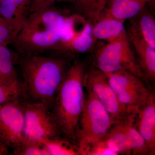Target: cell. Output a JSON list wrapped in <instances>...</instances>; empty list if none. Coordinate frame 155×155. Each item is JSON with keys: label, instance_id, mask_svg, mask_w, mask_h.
Masks as SVG:
<instances>
[{"label": "cell", "instance_id": "obj_1", "mask_svg": "<svg viewBox=\"0 0 155 155\" xmlns=\"http://www.w3.org/2000/svg\"><path fill=\"white\" fill-rule=\"evenodd\" d=\"M17 65L26 96L35 102L43 103L51 110L69 68V59L42 54H17Z\"/></svg>", "mask_w": 155, "mask_h": 155}, {"label": "cell", "instance_id": "obj_2", "mask_svg": "<svg viewBox=\"0 0 155 155\" xmlns=\"http://www.w3.org/2000/svg\"><path fill=\"white\" fill-rule=\"evenodd\" d=\"M67 16L54 6L31 12L12 44L19 54L52 51L61 40Z\"/></svg>", "mask_w": 155, "mask_h": 155}, {"label": "cell", "instance_id": "obj_3", "mask_svg": "<svg viewBox=\"0 0 155 155\" xmlns=\"http://www.w3.org/2000/svg\"><path fill=\"white\" fill-rule=\"evenodd\" d=\"M87 69L84 62L74 61L67 70L51 110L61 134L73 143L76 142L85 101L84 77Z\"/></svg>", "mask_w": 155, "mask_h": 155}, {"label": "cell", "instance_id": "obj_4", "mask_svg": "<svg viewBox=\"0 0 155 155\" xmlns=\"http://www.w3.org/2000/svg\"><path fill=\"white\" fill-rule=\"evenodd\" d=\"M76 133L79 155H86L90 149L103 140L116 122L88 87Z\"/></svg>", "mask_w": 155, "mask_h": 155}, {"label": "cell", "instance_id": "obj_5", "mask_svg": "<svg viewBox=\"0 0 155 155\" xmlns=\"http://www.w3.org/2000/svg\"><path fill=\"white\" fill-rule=\"evenodd\" d=\"M93 67L106 75L119 71H127L144 81L126 31L97 50L94 55Z\"/></svg>", "mask_w": 155, "mask_h": 155}, {"label": "cell", "instance_id": "obj_6", "mask_svg": "<svg viewBox=\"0 0 155 155\" xmlns=\"http://www.w3.org/2000/svg\"><path fill=\"white\" fill-rule=\"evenodd\" d=\"M22 103L25 121L24 140L40 142L61 134L49 107L43 103L24 99Z\"/></svg>", "mask_w": 155, "mask_h": 155}, {"label": "cell", "instance_id": "obj_7", "mask_svg": "<svg viewBox=\"0 0 155 155\" xmlns=\"http://www.w3.org/2000/svg\"><path fill=\"white\" fill-rule=\"evenodd\" d=\"M84 87L92 91L116 122L123 120L131 112L136 110L129 109L120 102L110 85L107 76L95 67L87 69Z\"/></svg>", "mask_w": 155, "mask_h": 155}, {"label": "cell", "instance_id": "obj_8", "mask_svg": "<svg viewBox=\"0 0 155 155\" xmlns=\"http://www.w3.org/2000/svg\"><path fill=\"white\" fill-rule=\"evenodd\" d=\"M107 75L120 102L127 108L138 109L147 99L150 91L144 81L136 75L126 71Z\"/></svg>", "mask_w": 155, "mask_h": 155}, {"label": "cell", "instance_id": "obj_9", "mask_svg": "<svg viewBox=\"0 0 155 155\" xmlns=\"http://www.w3.org/2000/svg\"><path fill=\"white\" fill-rule=\"evenodd\" d=\"M24 99L0 105V139L13 150L18 148L24 140Z\"/></svg>", "mask_w": 155, "mask_h": 155}, {"label": "cell", "instance_id": "obj_10", "mask_svg": "<svg viewBox=\"0 0 155 155\" xmlns=\"http://www.w3.org/2000/svg\"><path fill=\"white\" fill-rule=\"evenodd\" d=\"M126 31L130 45L136 53V57L144 81L154 82L155 49L150 46L129 23Z\"/></svg>", "mask_w": 155, "mask_h": 155}, {"label": "cell", "instance_id": "obj_11", "mask_svg": "<svg viewBox=\"0 0 155 155\" xmlns=\"http://www.w3.org/2000/svg\"><path fill=\"white\" fill-rule=\"evenodd\" d=\"M135 125L146 143L150 155H155V97L153 92L137 110Z\"/></svg>", "mask_w": 155, "mask_h": 155}, {"label": "cell", "instance_id": "obj_12", "mask_svg": "<svg viewBox=\"0 0 155 155\" xmlns=\"http://www.w3.org/2000/svg\"><path fill=\"white\" fill-rule=\"evenodd\" d=\"M93 24L87 21L71 41L58 45L51 52L55 56L69 59L75 54L87 52L92 48L96 41L93 36Z\"/></svg>", "mask_w": 155, "mask_h": 155}, {"label": "cell", "instance_id": "obj_13", "mask_svg": "<svg viewBox=\"0 0 155 155\" xmlns=\"http://www.w3.org/2000/svg\"><path fill=\"white\" fill-rule=\"evenodd\" d=\"M32 0H4L0 2V15L17 34L30 14Z\"/></svg>", "mask_w": 155, "mask_h": 155}, {"label": "cell", "instance_id": "obj_14", "mask_svg": "<svg viewBox=\"0 0 155 155\" xmlns=\"http://www.w3.org/2000/svg\"><path fill=\"white\" fill-rule=\"evenodd\" d=\"M147 5V0H108L101 15L125 22L135 16Z\"/></svg>", "mask_w": 155, "mask_h": 155}, {"label": "cell", "instance_id": "obj_15", "mask_svg": "<svg viewBox=\"0 0 155 155\" xmlns=\"http://www.w3.org/2000/svg\"><path fill=\"white\" fill-rule=\"evenodd\" d=\"M124 21L113 17L101 15L92 25L93 36L96 41H110L118 38L126 31Z\"/></svg>", "mask_w": 155, "mask_h": 155}, {"label": "cell", "instance_id": "obj_16", "mask_svg": "<svg viewBox=\"0 0 155 155\" xmlns=\"http://www.w3.org/2000/svg\"><path fill=\"white\" fill-rule=\"evenodd\" d=\"M129 24L137 31L150 46L155 49V19L147 5L131 19Z\"/></svg>", "mask_w": 155, "mask_h": 155}, {"label": "cell", "instance_id": "obj_17", "mask_svg": "<svg viewBox=\"0 0 155 155\" xmlns=\"http://www.w3.org/2000/svg\"><path fill=\"white\" fill-rule=\"evenodd\" d=\"M102 140L117 155L130 154V143L122 121L116 122Z\"/></svg>", "mask_w": 155, "mask_h": 155}, {"label": "cell", "instance_id": "obj_18", "mask_svg": "<svg viewBox=\"0 0 155 155\" xmlns=\"http://www.w3.org/2000/svg\"><path fill=\"white\" fill-rule=\"evenodd\" d=\"M137 110H134L121 121L129 140L133 155H150L149 150L144 139L139 132L135 125Z\"/></svg>", "mask_w": 155, "mask_h": 155}, {"label": "cell", "instance_id": "obj_19", "mask_svg": "<svg viewBox=\"0 0 155 155\" xmlns=\"http://www.w3.org/2000/svg\"><path fill=\"white\" fill-rule=\"evenodd\" d=\"M108 0H64L75 11L92 24L99 19Z\"/></svg>", "mask_w": 155, "mask_h": 155}, {"label": "cell", "instance_id": "obj_20", "mask_svg": "<svg viewBox=\"0 0 155 155\" xmlns=\"http://www.w3.org/2000/svg\"><path fill=\"white\" fill-rule=\"evenodd\" d=\"M17 54L8 46L0 45V82L18 77L16 66Z\"/></svg>", "mask_w": 155, "mask_h": 155}, {"label": "cell", "instance_id": "obj_21", "mask_svg": "<svg viewBox=\"0 0 155 155\" xmlns=\"http://www.w3.org/2000/svg\"><path fill=\"white\" fill-rule=\"evenodd\" d=\"M40 143L49 155H79L77 145L66 137L61 138L59 136L43 140Z\"/></svg>", "mask_w": 155, "mask_h": 155}, {"label": "cell", "instance_id": "obj_22", "mask_svg": "<svg viewBox=\"0 0 155 155\" xmlns=\"http://www.w3.org/2000/svg\"><path fill=\"white\" fill-rule=\"evenodd\" d=\"M26 97L25 87L19 77L0 82V105Z\"/></svg>", "mask_w": 155, "mask_h": 155}, {"label": "cell", "instance_id": "obj_23", "mask_svg": "<svg viewBox=\"0 0 155 155\" xmlns=\"http://www.w3.org/2000/svg\"><path fill=\"white\" fill-rule=\"evenodd\" d=\"M13 152L17 155H49L41 143L31 140H24Z\"/></svg>", "mask_w": 155, "mask_h": 155}, {"label": "cell", "instance_id": "obj_24", "mask_svg": "<svg viewBox=\"0 0 155 155\" xmlns=\"http://www.w3.org/2000/svg\"><path fill=\"white\" fill-rule=\"evenodd\" d=\"M16 37L14 30L0 15V45H11Z\"/></svg>", "mask_w": 155, "mask_h": 155}, {"label": "cell", "instance_id": "obj_25", "mask_svg": "<svg viewBox=\"0 0 155 155\" xmlns=\"http://www.w3.org/2000/svg\"><path fill=\"white\" fill-rule=\"evenodd\" d=\"M117 155L105 144L103 140L97 143L87 151L86 155Z\"/></svg>", "mask_w": 155, "mask_h": 155}, {"label": "cell", "instance_id": "obj_26", "mask_svg": "<svg viewBox=\"0 0 155 155\" xmlns=\"http://www.w3.org/2000/svg\"><path fill=\"white\" fill-rule=\"evenodd\" d=\"M60 2H64V0H32L30 13L50 8Z\"/></svg>", "mask_w": 155, "mask_h": 155}, {"label": "cell", "instance_id": "obj_27", "mask_svg": "<svg viewBox=\"0 0 155 155\" xmlns=\"http://www.w3.org/2000/svg\"><path fill=\"white\" fill-rule=\"evenodd\" d=\"M8 148L5 145L0 142V155L7 154L8 152Z\"/></svg>", "mask_w": 155, "mask_h": 155}, {"label": "cell", "instance_id": "obj_28", "mask_svg": "<svg viewBox=\"0 0 155 155\" xmlns=\"http://www.w3.org/2000/svg\"><path fill=\"white\" fill-rule=\"evenodd\" d=\"M147 1L148 6L153 11L155 8V0H147Z\"/></svg>", "mask_w": 155, "mask_h": 155}, {"label": "cell", "instance_id": "obj_29", "mask_svg": "<svg viewBox=\"0 0 155 155\" xmlns=\"http://www.w3.org/2000/svg\"><path fill=\"white\" fill-rule=\"evenodd\" d=\"M3 1H4V0H0V2H2Z\"/></svg>", "mask_w": 155, "mask_h": 155}, {"label": "cell", "instance_id": "obj_30", "mask_svg": "<svg viewBox=\"0 0 155 155\" xmlns=\"http://www.w3.org/2000/svg\"><path fill=\"white\" fill-rule=\"evenodd\" d=\"M0 142H1L2 143H3L2 142V140H1V139H0Z\"/></svg>", "mask_w": 155, "mask_h": 155}]
</instances>
